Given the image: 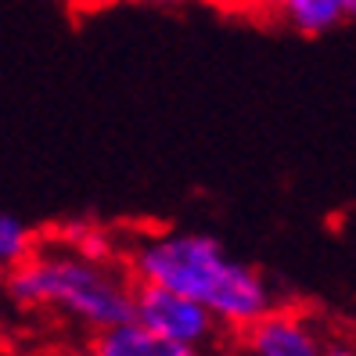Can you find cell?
Listing matches in <instances>:
<instances>
[{"label": "cell", "instance_id": "obj_13", "mask_svg": "<svg viewBox=\"0 0 356 356\" xmlns=\"http://www.w3.org/2000/svg\"><path fill=\"white\" fill-rule=\"evenodd\" d=\"M220 4H227V0H220Z\"/></svg>", "mask_w": 356, "mask_h": 356}, {"label": "cell", "instance_id": "obj_11", "mask_svg": "<svg viewBox=\"0 0 356 356\" xmlns=\"http://www.w3.org/2000/svg\"><path fill=\"white\" fill-rule=\"evenodd\" d=\"M327 356H356V346H349V342H327Z\"/></svg>", "mask_w": 356, "mask_h": 356}, {"label": "cell", "instance_id": "obj_9", "mask_svg": "<svg viewBox=\"0 0 356 356\" xmlns=\"http://www.w3.org/2000/svg\"><path fill=\"white\" fill-rule=\"evenodd\" d=\"M11 296H8V284H4V277H0V334L8 331V324H11Z\"/></svg>", "mask_w": 356, "mask_h": 356}, {"label": "cell", "instance_id": "obj_7", "mask_svg": "<svg viewBox=\"0 0 356 356\" xmlns=\"http://www.w3.org/2000/svg\"><path fill=\"white\" fill-rule=\"evenodd\" d=\"M36 252V230L11 213H0V277H8Z\"/></svg>", "mask_w": 356, "mask_h": 356}, {"label": "cell", "instance_id": "obj_3", "mask_svg": "<svg viewBox=\"0 0 356 356\" xmlns=\"http://www.w3.org/2000/svg\"><path fill=\"white\" fill-rule=\"evenodd\" d=\"M130 321L155 331L159 339H170L198 353H213L227 331L202 302L177 296V291H165V288H152V284H137Z\"/></svg>", "mask_w": 356, "mask_h": 356}, {"label": "cell", "instance_id": "obj_12", "mask_svg": "<svg viewBox=\"0 0 356 356\" xmlns=\"http://www.w3.org/2000/svg\"><path fill=\"white\" fill-rule=\"evenodd\" d=\"M241 356H252V353H241Z\"/></svg>", "mask_w": 356, "mask_h": 356}, {"label": "cell", "instance_id": "obj_10", "mask_svg": "<svg viewBox=\"0 0 356 356\" xmlns=\"http://www.w3.org/2000/svg\"><path fill=\"white\" fill-rule=\"evenodd\" d=\"M97 8H112V4H152V8H165V4H177V0H90Z\"/></svg>", "mask_w": 356, "mask_h": 356}, {"label": "cell", "instance_id": "obj_8", "mask_svg": "<svg viewBox=\"0 0 356 356\" xmlns=\"http://www.w3.org/2000/svg\"><path fill=\"white\" fill-rule=\"evenodd\" d=\"M281 0H227L223 8H248V11H277Z\"/></svg>", "mask_w": 356, "mask_h": 356}, {"label": "cell", "instance_id": "obj_1", "mask_svg": "<svg viewBox=\"0 0 356 356\" xmlns=\"http://www.w3.org/2000/svg\"><path fill=\"white\" fill-rule=\"evenodd\" d=\"M137 284L165 288L202 302L223 327L248 331L274 309V288L256 266L230 256L202 230H155L130 248Z\"/></svg>", "mask_w": 356, "mask_h": 356}, {"label": "cell", "instance_id": "obj_6", "mask_svg": "<svg viewBox=\"0 0 356 356\" xmlns=\"http://www.w3.org/2000/svg\"><path fill=\"white\" fill-rule=\"evenodd\" d=\"M277 15L302 36H324L356 22V0H281Z\"/></svg>", "mask_w": 356, "mask_h": 356}, {"label": "cell", "instance_id": "obj_4", "mask_svg": "<svg viewBox=\"0 0 356 356\" xmlns=\"http://www.w3.org/2000/svg\"><path fill=\"white\" fill-rule=\"evenodd\" d=\"M245 353L252 356H327V342L309 317L296 309H270L245 331Z\"/></svg>", "mask_w": 356, "mask_h": 356}, {"label": "cell", "instance_id": "obj_5", "mask_svg": "<svg viewBox=\"0 0 356 356\" xmlns=\"http://www.w3.org/2000/svg\"><path fill=\"white\" fill-rule=\"evenodd\" d=\"M90 356H209V353L177 346L170 339H159L155 331L140 327L137 321H122V324H115L108 331L94 334Z\"/></svg>", "mask_w": 356, "mask_h": 356}, {"label": "cell", "instance_id": "obj_2", "mask_svg": "<svg viewBox=\"0 0 356 356\" xmlns=\"http://www.w3.org/2000/svg\"><path fill=\"white\" fill-rule=\"evenodd\" d=\"M15 309L54 313L87 331H108L134 317V281L115 259L87 256L69 241H51L4 277Z\"/></svg>", "mask_w": 356, "mask_h": 356}]
</instances>
